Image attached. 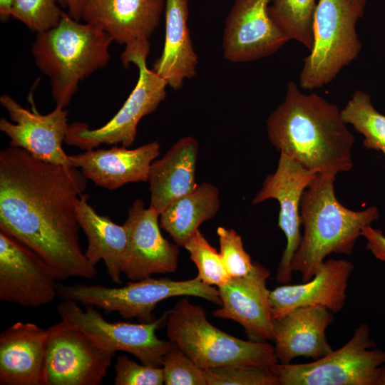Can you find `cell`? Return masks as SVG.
<instances>
[{
	"label": "cell",
	"instance_id": "1",
	"mask_svg": "<svg viewBox=\"0 0 385 385\" xmlns=\"http://www.w3.org/2000/svg\"><path fill=\"white\" fill-rule=\"evenodd\" d=\"M86 180L77 168L37 160L20 148L0 152V231L39 255L58 280L97 277L81 250L76 217Z\"/></svg>",
	"mask_w": 385,
	"mask_h": 385
},
{
	"label": "cell",
	"instance_id": "2",
	"mask_svg": "<svg viewBox=\"0 0 385 385\" xmlns=\"http://www.w3.org/2000/svg\"><path fill=\"white\" fill-rule=\"evenodd\" d=\"M266 125L275 148L308 170L336 175L352 168L354 138L338 107L315 93H302L294 81Z\"/></svg>",
	"mask_w": 385,
	"mask_h": 385
},
{
	"label": "cell",
	"instance_id": "3",
	"mask_svg": "<svg viewBox=\"0 0 385 385\" xmlns=\"http://www.w3.org/2000/svg\"><path fill=\"white\" fill-rule=\"evenodd\" d=\"M335 175L318 173L304 190L300 202L304 232L292 261V271L302 282L311 279L317 267L330 254L351 255L363 229L377 220L376 207L354 211L337 200Z\"/></svg>",
	"mask_w": 385,
	"mask_h": 385
},
{
	"label": "cell",
	"instance_id": "4",
	"mask_svg": "<svg viewBox=\"0 0 385 385\" xmlns=\"http://www.w3.org/2000/svg\"><path fill=\"white\" fill-rule=\"evenodd\" d=\"M113 41L98 26L81 24L66 12L56 27L36 34L31 53L50 80L56 106L66 108L79 83L107 65Z\"/></svg>",
	"mask_w": 385,
	"mask_h": 385
},
{
	"label": "cell",
	"instance_id": "5",
	"mask_svg": "<svg viewBox=\"0 0 385 385\" xmlns=\"http://www.w3.org/2000/svg\"><path fill=\"white\" fill-rule=\"evenodd\" d=\"M167 335L202 369L232 365L272 366L278 363L274 347L266 342L230 335L207 319L200 306L183 298L168 311Z\"/></svg>",
	"mask_w": 385,
	"mask_h": 385
},
{
	"label": "cell",
	"instance_id": "6",
	"mask_svg": "<svg viewBox=\"0 0 385 385\" xmlns=\"http://www.w3.org/2000/svg\"><path fill=\"white\" fill-rule=\"evenodd\" d=\"M58 296L85 305H92L105 313L118 312L124 319L137 318L141 323L155 320L153 314L161 301L180 296L205 299L220 305L218 289L206 284L197 277L187 280L170 278H144L132 281L120 287H107L100 284H58Z\"/></svg>",
	"mask_w": 385,
	"mask_h": 385
},
{
	"label": "cell",
	"instance_id": "7",
	"mask_svg": "<svg viewBox=\"0 0 385 385\" xmlns=\"http://www.w3.org/2000/svg\"><path fill=\"white\" fill-rule=\"evenodd\" d=\"M280 385H381L385 351L376 348L363 323L342 347L306 364L271 366Z\"/></svg>",
	"mask_w": 385,
	"mask_h": 385
},
{
	"label": "cell",
	"instance_id": "8",
	"mask_svg": "<svg viewBox=\"0 0 385 385\" xmlns=\"http://www.w3.org/2000/svg\"><path fill=\"white\" fill-rule=\"evenodd\" d=\"M360 17L349 0H319L314 21V46L304 59L299 85L322 88L359 55L361 44L356 31Z\"/></svg>",
	"mask_w": 385,
	"mask_h": 385
},
{
	"label": "cell",
	"instance_id": "9",
	"mask_svg": "<svg viewBox=\"0 0 385 385\" xmlns=\"http://www.w3.org/2000/svg\"><path fill=\"white\" fill-rule=\"evenodd\" d=\"M83 309L76 302L64 299L57 306L61 320L88 335L101 348L115 353L123 351L145 364L162 367L171 341L158 338L155 332L166 325L168 311L150 323L109 322L92 305Z\"/></svg>",
	"mask_w": 385,
	"mask_h": 385
},
{
	"label": "cell",
	"instance_id": "10",
	"mask_svg": "<svg viewBox=\"0 0 385 385\" xmlns=\"http://www.w3.org/2000/svg\"><path fill=\"white\" fill-rule=\"evenodd\" d=\"M147 55L137 54L130 57L124 67L130 63L138 68L135 87L118 111L104 125L91 129L86 123L76 122L69 124L65 143L84 150L97 148L101 144H118L130 147L137 135L140 120L153 113L165 98L166 81L153 69L148 68Z\"/></svg>",
	"mask_w": 385,
	"mask_h": 385
},
{
	"label": "cell",
	"instance_id": "11",
	"mask_svg": "<svg viewBox=\"0 0 385 385\" xmlns=\"http://www.w3.org/2000/svg\"><path fill=\"white\" fill-rule=\"evenodd\" d=\"M47 329L43 385L101 384L115 353L65 321Z\"/></svg>",
	"mask_w": 385,
	"mask_h": 385
},
{
	"label": "cell",
	"instance_id": "12",
	"mask_svg": "<svg viewBox=\"0 0 385 385\" xmlns=\"http://www.w3.org/2000/svg\"><path fill=\"white\" fill-rule=\"evenodd\" d=\"M317 174L304 168L294 158L280 153L275 172L265 178L261 189L252 200L253 205L269 199L277 200L279 202L278 226L287 240L276 274V280L282 284H289L292 280V261L302 237V196Z\"/></svg>",
	"mask_w": 385,
	"mask_h": 385
},
{
	"label": "cell",
	"instance_id": "13",
	"mask_svg": "<svg viewBox=\"0 0 385 385\" xmlns=\"http://www.w3.org/2000/svg\"><path fill=\"white\" fill-rule=\"evenodd\" d=\"M56 276L39 255L0 231V300L36 308L58 295Z\"/></svg>",
	"mask_w": 385,
	"mask_h": 385
},
{
	"label": "cell",
	"instance_id": "14",
	"mask_svg": "<svg viewBox=\"0 0 385 385\" xmlns=\"http://www.w3.org/2000/svg\"><path fill=\"white\" fill-rule=\"evenodd\" d=\"M0 103L14 122L0 119V130L10 139V146L22 148L41 161L72 167L62 148L69 127L67 110L56 106L41 115L34 106L31 111L25 108L7 94L1 96Z\"/></svg>",
	"mask_w": 385,
	"mask_h": 385
},
{
	"label": "cell",
	"instance_id": "15",
	"mask_svg": "<svg viewBox=\"0 0 385 385\" xmlns=\"http://www.w3.org/2000/svg\"><path fill=\"white\" fill-rule=\"evenodd\" d=\"M165 0H81V19L104 30L123 51L150 52Z\"/></svg>",
	"mask_w": 385,
	"mask_h": 385
},
{
	"label": "cell",
	"instance_id": "16",
	"mask_svg": "<svg viewBox=\"0 0 385 385\" xmlns=\"http://www.w3.org/2000/svg\"><path fill=\"white\" fill-rule=\"evenodd\" d=\"M159 216L154 209L145 208L141 199H136L128 208L123 224L128 232V244L122 272L131 281L177 269L179 246L163 237Z\"/></svg>",
	"mask_w": 385,
	"mask_h": 385
},
{
	"label": "cell",
	"instance_id": "17",
	"mask_svg": "<svg viewBox=\"0 0 385 385\" xmlns=\"http://www.w3.org/2000/svg\"><path fill=\"white\" fill-rule=\"evenodd\" d=\"M271 0H235L225 19L223 55L233 63H244L272 55L289 39L271 19Z\"/></svg>",
	"mask_w": 385,
	"mask_h": 385
},
{
	"label": "cell",
	"instance_id": "18",
	"mask_svg": "<svg viewBox=\"0 0 385 385\" xmlns=\"http://www.w3.org/2000/svg\"><path fill=\"white\" fill-rule=\"evenodd\" d=\"M270 272L257 262L246 275L230 277L218 287L222 307L215 317L239 323L253 342L273 339L270 292L266 282Z\"/></svg>",
	"mask_w": 385,
	"mask_h": 385
},
{
	"label": "cell",
	"instance_id": "19",
	"mask_svg": "<svg viewBox=\"0 0 385 385\" xmlns=\"http://www.w3.org/2000/svg\"><path fill=\"white\" fill-rule=\"evenodd\" d=\"M354 266L346 260L328 259L313 277L299 284H283L270 292L272 319L303 307L319 306L334 314L341 312L346 299L349 279Z\"/></svg>",
	"mask_w": 385,
	"mask_h": 385
},
{
	"label": "cell",
	"instance_id": "20",
	"mask_svg": "<svg viewBox=\"0 0 385 385\" xmlns=\"http://www.w3.org/2000/svg\"><path fill=\"white\" fill-rule=\"evenodd\" d=\"M160 155V144L153 141L135 149L114 146L88 150L69 155L72 167L81 168L96 185L115 190L129 183L147 182L153 161Z\"/></svg>",
	"mask_w": 385,
	"mask_h": 385
},
{
	"label": "cell",
	"instance_id": "21",
	"mask_svg": "<svg viewBox=\"0 0 385 385\" xmlns=\"http://www.w3.org/2000/svg\"><path fill=\"white\" fill-rule=\"evenodd\" d=\"M334 319V313L319 306L298 307L273 319L272 337L279 363L289 364L299 356L317 360L332 352L326 330Z\"/></svg>",
	"mask_w": 385,
	"mask_h": 385
},
{
	"label": "cell",
	"instance_id": "22",
	"mask_svg": "<svg viewBox=\"0 0 385 385\" xmlns=\"http://www.w3.org/2000/svg\"><path fill=\"white\" fill-rule=\"evenodd\" d=\"M48 329L17 322L0 334V384L43 385Z\"/></svg>",
	"mask_w": 385,
	"mask_h": 385
},
{
	"label": "cell",
	"instance_id": "23",
	"mask_svg": "<svg viewBox=\"0 0 385 385\" xmlns=\"http://www.w3.org/2000/svg\"><path fill=\"white\" fill-rule=\"evenodd\" d=\"M198 148L195 138L185 136L173 145L163 158L152 163L148 178L149 207L160 215L172 202L197 187Z\"/></svg>",
	"mask_w": 385,
	"mask_h": 385
},
{
	"label": "cell",
	"instance_id": "24",
	"mask_svg": "<svg viewBox=\"0 0 385 385\" xmlns=\"http://www.w3.org/2000/svg\"><path fill=\"white\" fill-rule=\"evenodd\" d=\"M189 0H165V43L154 71L171 88H182L185 79L194 77L198 57L188 28Z\"/></svg>",
	"mask_w": 385,
	"mask_h": 385
},
{
	"label": "cell",
	"instance_id": "25",
	"mask_svg": "<svg viewBox=\"0 0 385 385\" xmlns=\"http://www.w3.org/2000/svg\"><path fill=\"white\" fill-rule=\"evenodd\" d=\"M88 194L82 193L76 206V217L88 240L85 255L96 267L103 260L111 279L121 284L122 265L128 244V232L124 225L113 222L103 216L88 203Z\"/></svg>",
	"mask_w": 385,
	"mask_h": 385
},
{
	"label": "cell",
	"instance_id": "26",
	"mask_svg": "<svg viewBox=\"0 0 385 385\" xmlns=\"http://www.w3.org/2000/svg\"><path fill=\"white\" fill-rule=\"evenodd\" d=\"M220 206L217 188L205 182L172 202L160 215V226L184 247L202 222L216 215Z\"/></svg>",
	"mask_w": 385,
	"mask_h": 385
},
{
	"label": "cell",
	"instance_id": "27",
	"mask_svg": "<svg viewBox=\"0 0 385 385\" xmlns=\"http://www.w3.org/2000/svg\"><path fill=\"white\" fill-rule=\"evenodd\" d=\"M317 6L316 0H271L268 11L289 41H297L311 51Z\"/></svg>",
	"mask_w": 385,
	"mask_h": 385
},
{
	"label": "cell",
	"instance_id": "28",
	"mask_svg": "<svg viewBox=\"0 0 385 385\" xmlns=\"http://www.w3.org/2000/svg\"><path fill=\"white\" fill-rule=\"evenodd\" d=\"M340 115L346 124H351L364 136V147L375 150L385 148V115L375 109L367 93L356 91Z\"/></svg>",
	"mask_w": 385,
	"mask_h": 385
},
{
	"label": "cell",
	"instance_id": "29",
	"mask_svg": "<svg viewBox=\"0 0 385 385\" xmlns=\"http://www.w3.org/2000/svg\"><path fill=\"white\" fill-rule=\"evenodd\" d=\"M183 247L195 265L198 271L197 277L200 281L219 287L230 279L220 253L208 242L199 229Z\"/></svg>",
	"mask_w": 385,
	"mask_h": 385
},
{
	"label": "cell",
	"instance_id": "30",
	"mask_svg": "<svg viewBox=\"0 0 385 385\" xmlns=\"http://www.w3.org/2000/svg\"><path fill=\"white\" fill-rule=\"evenodd\" d=\"M204 370L207 385H280L271 366L241 364Z\"/></svg>",
	"mask_w": 385,
	"mask_h": 385
},
{
	"label": "cell",
	"instance_id": "31",
	"mask_svg": "<svg viewBox=\"0 0 385 385\" xmlns=\"http://www.w3.org/2000/svg\"><path fill=\"white\" fill-rule=\"evenodd\" d=\"M56 1L58 0H14L11 17L37 34L48 31L59 24L64 14Z\"/></svg>",
	"mask_w": 385,
	"mask_h": 385
},
{
	"label": "cell",
	"instance_id": "32",
	"mask_svg": "<svg viewBox=\"0 0 385 385\" xmlns=\"http://www.w3.org/2000/svg\"><path fill=\"white\" fill-rule=\"evenodd\" d=\"M162 368L166 385H207L204 369L173 342L164 356Z\"/></svg>",
	"mask_w": 385,
	"mask_h": 385
},
{
	"label": "cell",
	"instance_id": "33",
	"mask_svg": "<svg viewBox=\"0 0 385 385\" xmlns=\"http://www.w3.org/2000/svg\"><path fill=\"white\" fill-rule=\"evenodd\" d=\"M217 235L220 253L231 277L248 274L253 267L250 255L245 251L241 236L233 229L218 227Z\"/></svg>",
	"mask_w": 385,
	"mask_h": 385
},
{
	"label": "cell",
	"instance_id": "34",
	"mask_svg": "<svg viewBox=\"0 0 385 385\" xmlns=\"http://www.w3.org/2000/svg\"><path fill=\"white\" fill-rule=\"evenodd\" d=\"M115 385H161L164 384L162 367L138 364L126 355H119L115 362Z\"/></svg>",
	"mask_w": 385,
	"mask_h": 385
},
{
	"label": "cell",
	"instance_id": "35",
	"mask_svg": "<svg viewBox=\"0 0 385 385\" xmlns=\"http://www.w3.org/2000/svg\"><path fill=\"white\" fill-rule=\"evenodd\" d=\"M367 241L366 248L378 260L385 262V235L379 229L371 225L365 227L361 232Z\"/></svg>",
	"mask_w": 385,
	"mask_h": 385
},
{
	"label": "cell",
	"instance_id": "36",
	"mask_svg": "<svg viewBox=\"0 0 385 385\" xmlns=\"http://www.w3.org/2000/svg\"><path fill=\"white\" fill-rule=\"evenodd\" d=\"M58 2L63 8L68 9L72 18L81 20V0H58Z\"/></svg>",
	"mask_w": 385,
	"mask_h": 385
},
{
	"label": "cell",
	"instance_id": "37",
	"mask_svg": "<svg viewBox=\"0 0 385 385\" xmlns=\"http://www.w3.org/2000/svg\"><path fill=\"white\" fill-rule=\"evenodd\" d=\"M14 0H0V20L5 22L11 17V9Z\"/></svg>",
	"mask_w": 385,
	"mask_h": 385
},
{
	"label": "cell",
	"instance_id": "38",
	"mask_svg": "<svg viewBox=\"0 0 385 385\" xmlns=\"http://www.w3.org/2000/svg\"><path fill=\"white\" fill-rule=\"evenodd\" d=\"M349 1L359 16L362 17L366 0H349Z\"/></svg>",
	"mask_w": 385,
	"mask_h": 385
},
{
	"label": "cell",
	"instance_id": "39",
	"mask_svg": "<svg viewBox=\"0 0 385 385\" xmlns=\"http://www.w3.org/2000/svg\"><path fill=\"white\" fill-rule=\"evenodd\" d=\"M381 385H385V372H384V376H383Z\"/></svg>",
	"mask_w": 385,
	"mask_h": 385
},
{
	"label": "cell",
	"instance_id": "40",
	"mask_svg": "<svg viewBox=\"0 0 385 385\" xmlns=\"http://www.w3.org/2000/svg\"><path fill=\"white\" fill-rule=\"evenodd\" d=\"M381 151V152L384 153V155H385V148L382 149Z\"/></svg>",
	"mask_w": 385,
	"mask_h": 385
}]
</instances>
